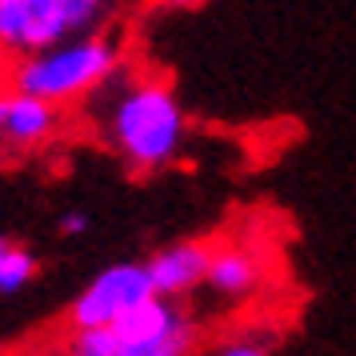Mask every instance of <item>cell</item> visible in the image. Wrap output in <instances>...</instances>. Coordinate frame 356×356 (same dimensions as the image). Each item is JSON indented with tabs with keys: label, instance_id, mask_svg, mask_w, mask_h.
Returning <instances> with one entry per match:
<instances>
[{
	"label": "cell",
	"instance_id": "9c48e42d",
	"mask_svg": "<svg viewBox=\"0 0 356 356\" xmlns=\"http://www.w3.org/2000/svg\"><path fill=\"white\" fill-rule=\"evenodd\" d=\"M40 260L33 248H24L13 236H0V296H17L36 280Z\"/></svg>",
	"mask_w": 356,
	"mask_h": 356
},
{
	"label": "cell",
	"instance_id": "52a82bcc",
	"mask_svg": "<svg viewBox=\"0 0 356 356\" xmlns=\"http://www.w3.org/2000/svg\"><path fill=\"white\" fill-rule=\"evenodd\" d=\"M273 276V260L268 252L252 241H212L209 257V276L204 289L209 296H216L220 305H248L260 292L268 289Z\"/></svg>",
	"mask_w": 356,
	"mask_h": 356
},
{
	"label": "cell",
	"instance_id": "277c9868",
	"mask_svg": "<svg viewBox=\"0 0 356 356\" xmlns=\"http://www.w3.org/2000/svg\"><path fill=\"white\" fill-rule=\"evenodd\" d=\"M108 328L120 337L129 356H193L200 344V324L188 300H168L156 292Z\"/></svg>",
	"mask_w": 356,
	"mask_h": 356
},
{
	"label": "cell",
	"instance_id": "7c38bea8",
	"mask_svg": "<svg viewBox=\"0 0 356 356\" xmlns=\"http://www.w3.org/2000/svg\"><path fill=\"white\" fill-rule=\"evenodd\" d=\"M92 228V216L84 209H68V212H60V220H56V232L60 236H84Z\"/></svg>",
	"mask_w": 356,
	"mask_h": 356
},
{
	"label": "cell",
	"instance_id": "ba28073f",
	"mask_svg": "<svg viewBox=\"0 0 356 356\" xmlns=\"http://www.w3.org/2000/svg\"><path fill=\"white\" fill-rule=\"evenodd\" d=\"M209 257H212V241H172L156 248L145 260L152 292L168 296V300H193L196 292L204 289Z\"/></svg>",
	"mask_w": 356,
	"mask_h": 356
},
{
	"label": "cell",
	"instance_id": "8fae6325",
	"mask_svg": "<svg viewBox=\"0 0 356 356\" xmlns=\"http://www.w3.org/2000/svg\"><path fill=\"white\" fill-rule=\"evenodd\" d=\"M204 356H273V344L257 332H232V337L212 340Z\"/></svg>",
	"mask_w": 356,
	"mask_h": 356
},
{
	"label": "cell",
	"instance_id": "5b68a950",
	"mask_svg": "<svg viewBox=\"0 0 356 356\" xmlns=\"http://www.w3.org/2000/svg\"><path fill=\"white\" fill-rule=\"evenodd\" d=\"M152 296V280H148L145 260H124V264H108L81 289V296L68 305L65 328H108L116 324L129 308Z\"/></svg>",
	"mask_w": 356,
	"mask_h": 356
},
{
	"label": "cell",
	"instance_id": "4fadbf2b",
	"mask_svg": "<svg viewBox=\"0 0 356 356\" xmlns=\"http://www.w3.org/2000/svg\"><path fill=\"white\" fill-rule=\"evenodd\" d=\"M152 4H161V8H177V13H193V8H204L209 0H152Z\"/></svg>",
	"mask_w": 356,
	"mask_h": 356
},
{
	"label": "cell",
	"instance_id": "3957f363",
	"mask_svg": "<svg viewBox=\"0 0 356 356\" xmlns=\"http://www.w3.org/2000/svg\"><path fill=\"white\" fill-rule=\"evenodd\" d=\"M124 0H0V72L60 40L113 29Z\"/></svg>",
	"mask_w": 356,
	"mask_h": 356
},
{
	"label": "cell",
	"instance_id": "6da1fadb",
	"mask_svg": "<svg viewBox=\"0 0 356 356\" xmlns=\"http://www.w3.org/2000/svg\"><path fill=\"white\" fill-rule=\"evenodd\" d=\"M97 108V136L132 177H156L180 164L188 148V113L177 88L161 72L120 68L113 81L92 97Z\"/></svg>",
	"mask_w": 356,
	"mask_h": 356
},
{
	"label": "cell",
	"instance_id": "30bf717a",
	"mask_svg": "<svg viewBox=\"0 0 356 356\" xmlns=\"http://www.w3.org/2000/svg\"><path fill=\"white\" fill-rule=\"evenodd\" d=\"M56 356H129L113 328H65Z\"/></svg>",
	"mask_w": 356,
	"mask_h": 356
},
{
	"label": "cell",
	"instance_id": "8992f818",
	"mask_svg": "<svg viewBox=\"0 0 356 356\" xmlns=\"http://www.w3.org/2000/svg\"><path fill=\"white\" fill-rule=\"evenodd\" d=\"M65 129V108L36 100L29 92H17L0 81V156H13V161L36 156L49 145H56Z\"/></svg>",
	"mask_w": 356,
	"mask_h": 356
},
{
	"label": "cell",
	"instance_id": "7a4b0ae2",
	"mask_svg": "<svg viewBox=\"0 0 356 356\" xmlns=\"http://www.w3.org/2000/svg\"><path fill=\"white\" fill-rule=\"evenodd\" d=\"M124 65H129V49H124L120 33L104 29V33L72 36L52 49L20 56L0 72V81L68 113L76 104H88Z\"/></svg>",
	"mask_w": 356,
	"mask_h": 356
}]
</instances>
